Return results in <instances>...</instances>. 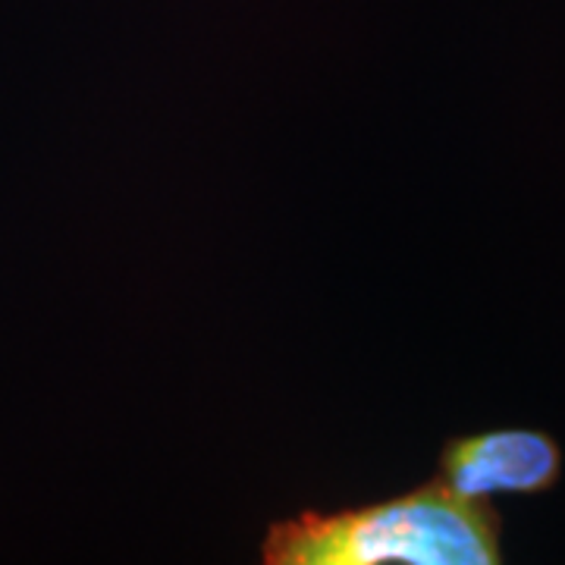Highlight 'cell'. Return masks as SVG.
Segmentation results:
<instances>
[{
	"label": "cell",
	"mask_w": 565,
	"mask_h": 565,
	"mask_svg": "<svg viewBox=\"0 0 565 565\" xmlns=\"http://www.w3.org/2000/svg\"><path fill=\"white\" fill-rule=\"evenodd\" d=\"M267 565H500L503 519L487 500L452 493L444 481L374 505L305 509L267 527Z\"/></svg>",
	"instance_id": "6da1fadb"
},
{
	"label": "cell",
	"mask_w": 565,
	"mask_h": 565,
	"mask_svg": "<svg viewBox=\"0 0 565 565\" xmlns=\"http://www.w3.org/2000/svg\"><path fill=\"white\" fill-rule=\"evenodd\" d=\"M563 478V446L534 427H493L462 434L440 449V478L468 500L490 497H541Z\"/></svg>",
	"instance_id": "7a4b0ae2"
}]
</instances>
